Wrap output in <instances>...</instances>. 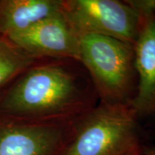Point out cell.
<instances>
[{
	"instance_id": "obj_4",
	"label": "cell",
	"mask_w": 155,
	"mask_h": 155,
	"mask_svg": "<svg viewBox=\"0 0 155 155\" xmlns=\"http://www.w3.org/2000/svg\"><path fill=\"white\" fill-rule=\"evenodd\" d=\"M62 12L79 38L98 35L134 48L142 21L124 2L117 0H62Z\"/></svg>"
},
{
	"instance_id": "obj_10",
	"label": "cell",
	"mask_w": 155,
	"mask_h": 155,
	"mask_svg": "<svg viewBox=\"0 0 155 155\" xmlns=\"http://www.w3.org/2000/svg\"><path fill=\"white\" fill-rule=\"evenodd\" d=\"M124 2L138 15L142 22L155 14V0H126Z\"/></svg>"
},
{
	"instance_id": "obj_7",
	"label": "cell",
	"mask_w": 155,
	"mask_h": 155,
	"mask_svg": "<svg viewBox=\"0 0 155 155\" xmlns=\"http://www.w3.org/2000/svg\"><path fill=\"white\" fill-rule=\"evenodd\" d=\"M137 91L131 106L139 116L155 112V14L144 20L134 45Z\"/></svg>"
},
{
	"instance_id": "obj_12",
	"label": "cell",
	"mask_w": 155,
	"mask_h": 155,
	"mask_svg": "<svg viewBox=\"0 0 155 155\" xmlns=\"http://www.w3.org/2000/svg\"><path fill=\"white\" fill-rule=\"evenodd\" d=\"M126 155H141V150H137L132 151V152L128 153Z\"/></svg>"
},
{
	"instance_id": "obj_5",
	"label": "cell",
	"mask_w": 155,
	"mask_h": 155,
	"mask_svg": "<svg viewBox=\"0 0 155 155\" xmlns=\"http://www.w3.org/2000/svg\"><path fill=\"white\" fill-rule=\"evenodd\" d=\"M75 121L29 122L0 118V155H61Z\"/></svg>"
},
{
	"instance_id": "obj_6",
	"label": "cell",
	"mask_w": 155,
	"mask_h": 155,
	"mask_svg": "<svg viewBox=\"0 0 155 155\" xmlns=\"http://www.w3.org/2000/svg\"><path fill=\"white\" fill-rule=\"evenodd\" d=\"M80 39L61 9L9 40L36 60L49 58L79 62Z\"/></svg>"
},
{
	"instance_id": "obj_11",
	"label": "cell",
	"mask_w": 155,
	"mask_h": 155,
	"mask_svg": "<svg viewBox=\"0 0 155 155\" xmlns=\"http://www.w3.org/2000/svg\"><path fill=\"white\" fill-rule=\"evenodd\" d=\"M141 155H155V144H143Z\"/></svg>"
},
{
	"instance_id": "obj_2",
	"label": "cell",
	"mask_w": 155,
	"mask_h": 155,
	"mask_svg": "<svg viewBox=\"0 0 155 155\" xmlns=\"http://www.w3.org/2000/svg\"><path fill=\"white\" fill-rule=\"evenodd\" d=\"M138 119L131 105L100 103L75 119L61 155H126L141 150Z\"/></svg>"
},
{
	"instance_id": "obj_9",
	"label": "cell",
	"mask_w": 155,
	"mask_h": 155,
	"mask_svg": "<svg viewBox=\"0 0 155 155\" xmlns=\"http://www.w3.org/2000/svg\"><path fill=\"white\" fill-rule=\"evenodd\" d=\"M38 60L0 35V88L22 75Z\"/></svg>"
},
{
	"instance_id": "obj_13",
	"label": "cell",
	"mask_w": 155,
	"mask_h": 155,
	"mask_svg": "<svg viewBox=\"0 0 155 155\" xmlns=\"http://www.w3.org/2000/svg\"><path fill=\"white\" fill-rule=\"evenodd\" d=\"M2 94H0V99L2 98Z\"/></svg>"
},
{
	"instance_id": "obj_8",
	"label": "cell",
	"mask_w": 155,
	"mask_h": 155,
	"mask_svg": "<svg viewBox=\"0 0 155 155\" xmlns=\"http://www.w3.org/2000/svg\"><path fill=\"white\" fill-rule=\"evenodd\" d=\"M62 9V0H2L0 35L11 38Z\"/></svg>"
},
{
	"instance_id": "obj_3",
	"label": "cell",
	"mask_w": 155,
	"mask_h": 155,
	"mask_svg": "<svg viewBox=\"0 0 155 155\" xmlns=\"http://www.w3.org/2000/svg\"><path fill=\"white\" fill-rule=\"evenodd\" d=\"M79 63L101 103L130 105L137 91L132 46L109 37L85 35L80 39Z\"/></svg>"
},
{
	"instance_id": "obj_1",
	"label": "cell",
	"mask_w": 155,
	"mask_h": 155,
	"mask_svg": "<svg viewBox=\"0 0 155 155\" xmlns=\"http://www.w3.org/2000/svg\"><path fill=\"white\" fill-rule=\"evenodd\" d=\"M73 61L36 62L2 95L0 118L29 122L73 121L95 107L98 96L91 80Z\"/></svg>"
}]
</instances>
